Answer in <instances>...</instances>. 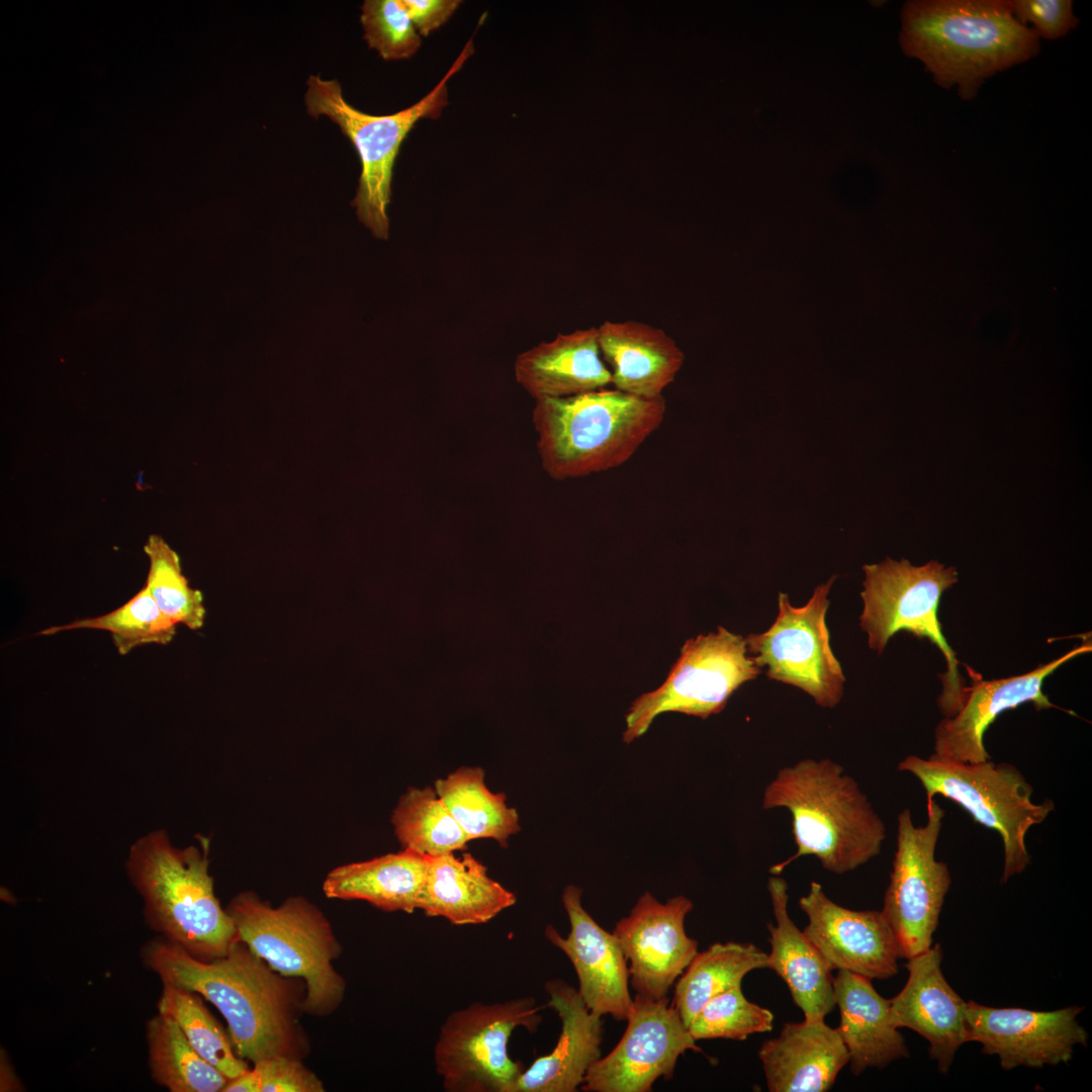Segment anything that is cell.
Listing matches in <instances>:
<instances>
[{"label":"cell","instance_id":"14","mask_svg":"<svg viewBox=\"0 0 1092 1092\" xmlns=\"http://www.w3.org/2000/svg\"><path fill=\"white\" fill-rule=\"evenodd\" d=\"M626 1020L617 1045L587 1070L583 1091H650L657 1079L672 1077L679 1056L701 1051L667 997L636 994Z\"/></svg>","mask_w":1092,"mask_h":1092},{"label":"cell","instance_id":"12","mask_svg":"<svg viewBox=\"0 0 1092 1092\" xmlns=\"http://www.w3.org/2000/svg\"><path fill=\"white\" fill-rule=\"evenodd\" d=\"M926 808L923 826L914 825L909 809L898 815L896 851L881 910L906 960L933 944L951 886L947 864L935 857L945 811L934 799Z\"/></svg>","mask_w":1092,"mask_h":1092},{"label":"cell","instance_id":"28","mask_svg":"<svg viewBox=\"0 0 1092 1092\" xmlns=\"http://www.w3.org/2000/svg\"><path fill=\"white\" fill-rule=\"evenodd\" d=\"M428 867V856L403 849L333 869L323 883L326 897L361 900L387 911L413 913Z\"/></svg>","mask_w":1092,"mask_h":1092},{"label":"cell","instance_id":"9","mask_svg":"<svg viewBox=\"0 0 1092 1092\" xmlns=\"http://www.w3.org/2000/svg\"><path fill=\"white\" fill-rule=\"evenodd\" d=\"M864 580L860 597L863 610L860 628L868 634V644L879 654L896 633L906 631L925 637L944 655L947 670L941 675L942 692L938 704L945 717L952 716L966 696L956 652L947 643L937 617L942 594L958 580L954 567L936 560L916 566L907 559L886 558L862 567Z\"/></svg>","mask_w":1092,"mask_h":1092},{"label":"cell","instance_id":"21","mask_svg":"<svg viewBox=\"0 0 1092 1092\" xmlns=\"http://www.w3.org/2000/svg\"><path fill=\"white\" fill-rule=\"evenodd\" d=\"M548 1006L561 1019L554 1049L522 1072L512 1092H573L601 1056V1015L592 1012L577 990L562 980L548 981Z\"/></svg>","mask_w":1092,"mask_h":1092},{"label":"cell","instance_id":"1","mask_svg":"<svg viewBox=\"0 0 1092 1092\" xmlns=\"http://www.w3.org/2000/svg\"><path fill=\"white\" fill-rule=\"evenodd\" d=\"M142 961L162 984L192 991L223 1016L239 1057L254 1064L281 1056L303 1060L308 1036L300 1023L305 984L274 971L238 940L214 960L195 958L161 937L146 942Z\"/></svg>","mask_w":1092,"mask_h":1092},{"label":"cell","instance_id":"7","mask_svg":"<svg viewBox=\"0 0 1092 1092\" xmlns=\"http://www.w3.org/2000/svg\"><path fill=\"white\" fill-rule=\"evenodd\" d=\"M474 53L473 37L441 81L421 100L392 114L372 115L350 105L338 80L309 76L304 103L307 113L329 117L355 147L361 174L352 206L359 220L380 240H387V207L391 196L393 166L400 146L415 124L424 118L437 119L448 105L447 82Z\"/></svg>","mask_w":1092,"mask_h":1092},{"label":"cell","instance_id":"27","mask_svg":"<svg viewBox=\"0 0 1092 1092\" xmlns=\"http://www.w3.org/2000/svg\"><path fill=\"white\" fill-rule=\"evenodd\" d=\"M871 981L846 971H837L833 978L835 1005L840 1012L836 1029L854 1075L909 1057L904 1036L893 1023L890 999L882 997Z\"/></svg>","mask_w":1092,"mask_h":1092},{"label":"cell","instance_id":"6","mask_svg":"<svg viewBox=\"0 0 1092 1092\" xmlns=\"http://www.w3.org/2000/svg\"><path fill=\"white\" fill-rule=\"evenodd\" d=\"M239 940L279 974L305 984L303 1010L316 1017L332 1015L346 995V982L334 968L342 953L324 912L302 896L272 906L255 892L237 894L225 907Z\"/></svg>","mask_w":1092,"mask_h":1092},{"label":"cell","instance_id":"10","mask_svg":"<svg viewBox=\"0 0 1092 1092\" xmlns=\"http://www.w3.org/2000/svg\"><path fill=\"white\" fill-rule=\"evenodd\" d=\"M532 997L502 1003H473L450 1014L440 1028L434 1064L449 1092H512L523 1067L511 1059L509 1040L542 1021Z\"/></svg>","mask_w":1092,"mask_h":1092},{"label":"cell","instance_id":"39","mask_svg":"<svg viewBox=\"0 0 1092 1092\" xmlns=\"http://www.w3.org/2000/svg\"><path fill=\"white\" fill-rule=\"evenodd\" d=\"M1014 17L1032 24L1039 38L1057 39L1079 24L1071 0H1011Z\"/></svg>","mask_w":1092,"mask_h":1092},{"label":"cell","instance_id":"32","mask_svg":"<svg viewBox=\"0 0 1092 1092\" xmlns=\"http://www.w3.org/2000/svg\"><path fill=\"white\" fill-rule=\"evenodd\" d=\"M391 823L403 849L428 857L464 850L469 841L430 787L408 788L392 812Z\"/></svg>","mask_w":1092,"mask_h":1092},{"label":"cell","instance_id":"8","mask_svg":"<svg viewBox=\"0 0 1092 1092\" xmlns=\"http://www.w3.org/2000/svg\"><path fill=\"white\" fill-rule=\"evenodd\" d=\"M898 769L912 774L920 782L926 805L935 796H942L961 806L977 823L999 833L1004 847L1002 883L1025 871L1030 863L1026 833L1046 819L1055 803L1050 799L1034 803L1032 786L1015 765L991 759L966 763L933 755L927 759L908 755L898 763Z\"/></svg>","mask_w":1092,"mask_h":1092},{"label":"cell","instance_id":"29","mask_svg":"<svg viewBox=\"0 0 1092 1092\" xmlns=\"http://www.w3.org/2000/svg\"><path fill=\"white\" fill-rule=\"evenodd\" d=\"M767 953L750 942H716L694 957L677 980L673 1006L688 1027L715 995L736 986L751 971L766 968Z\"/></svg>","mask_w":1092,"mask_h":1092},{"label":"cell","instance_id":"30","mask_svg":"<svg viewBox=\"0 0 1092 1092\" xmlns=\"http://www.w3.org/2000/svg\"><path fill=\"white\" fill-rule=\"evenodd\" d=\"M481 767H460L435 782V791L468 840L491 838L503 847L521 829L505 794L490 792Z\"/></svg>","mask_w":1092,"mask_h":1092},{"label":"cell","instance_id":"15","mask_svg":"<svg viewBox=\"0 0 1092 1092\" xmlns=\"http://www.w3.org/2000/svg\"><path fill=\"white\" fill-rule=\"evenodd\" d=\"M1083 1007L1053 1011L1018 1007L995 1008L966 1002L967 1041L996 1056L1001 1068H1042L1069 1063L1076 1046H1087L1089 1034L1079 1022Z\"/></svg>","mask_w":1092,"mask_h":1092},{"label":"cell","instance_id":"3","mask_svg":"<svg viewBox=\"0 0 1092 1092\" xmlns=\"http://www.w3.org/2000/svg\"><path fill=\"white\" fill-rule=\"evenodd\" d=\"M761 806L789 810L797 845L795 854L769 868L771 875L806 855L842 875L879 855L887 837L883 819L856 781L829 758L780 768L763 790Z\"/></svg>","mask_w":1092,"mask_h":1092},{"label":"cell","instance_id":"16","mask_svg":"<svg viewBox=\"0 0 1092 1092\" xmlns=\"http://www.w3.org/2000/svg\"><path fill=\"white\" fill-rule=\"evenodd\" d=\"M692 909V901L685 896L661 903L645 892L629 915L616 923L613 934L629 962V980L637 994L666 997L698 953V941L685 930V918Z\"/></svg>","mask_w":1092,"mask_h":1092},{"label":"cell","instance_id":"19","mask_svg":"<svg viewBox=\"0 0 1092 1092\" xmlns=\"http://www.w3.org/2000/svg\"><path fill=\"white\" fill-rule=\"evenodd\" d=\"M581 897L578 886L564 888L562 903L570 932L563 937L547 925L545 936L571 962L578 979L577 991L586 1007L601 1016L626 1020L633 1001L627 960L615 935L602 928L583 908Z\"/></svg>","mask_w":1092,"mask_h":1092},{"label":"cell","instance_id":"4","mask_svg":"<svg viewBox=\"0 0 1092 1092\" xmlns=\"http://www.w3.org/2000/svg\"><path fill=\"white\" fill-rule=\"evenodd\" d=\"M174 846L164 829L139 838L125 862L131 885L144 902L147 925L159 936L201 960L224 957L239 940L209 874L208 837Z\"/></svg>","mask_w":1092,"mask_h":1092},{"label":"cell","instance_id":"38","mask_svg":"<svg viewBox=\"0 0 1092 1092\" xmlns=\"http://www.w3.org/2000/svg\"><path fill=\"white\" fill-rule=\"evenodd\" d=\"M224 1092H324L322 1080L302 1060L271 1057L228 1082Z\"/></svg>","mask_w":1092,"mask_h":1092},{"label":"cell","instance_id":"40","mask_svg":"<svg viewBox=\"0 0 1092 1092\" xmlns=\"http://www.w3.org/2000/svg\"><path fill=\"white\" fill-rule=\"evenodd\" d=\"M421 36H428L444 25L458 9L460 0H402Z\"/></svg>","mask_w":1092,"mask_h":1092},{"label":"cell","instance_id":"37","mask_svg":"<svg viewBox=\"0 0 1092 1092\" xmlns=\"http://www.w3.org/2000/svg\"><path fill=\"white\" fill-rule=\"evenodd\" d=\"M361 10L364 38L383 60H406L420 50L421 35L402 0H366Z\"/></svg>","mask_w":1092,"mask_h":1092},{"label":"cell","instance_id":"17","mask_svg":"<svg viewBox=\"0 0 1092 1092\" xmlns=\"http://www.w3.org/2000/svg\"><path fill=\"white\" fill-rule=\"evenodd\" d=\"M799 905L808 917L803 932L832 971H846L871 980L888 979L898 973L901 950L882 911L840 906L814 881L799 899Z\"/></svg>","mask_w":1092,"mask_h":1092},{"label":"cell","instance_id":"26","mask_svg":"<svg viewBox=\"0 0 1092 1092\" xmlns=\"http://www.w3.org/2000/svg\"><path fill=\"white\" fill-rule=\"evenodd\" d=\"M516 896L491 879L487 869L464 852L428 857L418 909L454 925L485 923L516 903Z\"/></svg>","mask_w":1092,"mask_h":1092},{"label":"cell","instance_id":"31","mask_svg":"<svg viewBox=\"0 0 1092 1092\" xmlns=\"http://www.w3.org/2000/svg\"><path fill=\"white\" fill-rule=\"evenodd\" d=\"M153 1080L170 1092H223L229 1080L191 1046L178 1024L158 1012L146 1024Z\"/></svg>","mask_w":1092,"mask_h":1092},{"label":"cell","instance_id":"34","mask_svg":"<svg viewBox=\"0 0 1092 1092\" xmlns=\"http://www.w3.org/2000/svg\"><path fill=\"white\" fill-rule=\"evenodd\" d=\"M176 625L158 607L144 585L128 602L114 611L94 618H85L39 631L38 635H54L77 629H96L111 634L120 655L145 644L165 645L172 641Z\"/></svg>","mask_w":1092,"mask_h":1092},{"label":"cell","instance_id":"36","mask_svg":"<svg viewBox=\"0 0 1092 1092\" xmlns=\"http://www.w3.org/2000/svg\"><path fill=\"white\" fill-rule=\"evenodd\" d=\"M774 1019L769 1009L750 1002L743 995L741 986H736L706 1002L688 1030L696 1041L712 1038L744 1040L751 1034L770 1031Z\"/></svg>","mask_w":1092,"mask_h":1092},{"label":"cell","instance_id":"25","mask_svg":"<svg viewBox=\"0 0 1092 1092\" xmlns=\"http://www.w3.org/2000/svg\"><path fill=\"white\" fill-rule=\"evenodd\" d=\"M597 330L614 388L645 398L662 396L685 360L673 339L661 329L635 321H606Z\"/></svg>","mask_w":1092,"mask_h":1092},{"label":"cell","instance_id":"23","mask_svg":"<svg viewBox=\"0 0 1092 1092\" xmlns=\"http://www.w3.org/2000/svg\"><path fill=\"white\" fill-rule=\"evenodd\" d=\"M767 891L776 924H767L770 951L766 968L785 981L804 1019H824L835 1007L832 970L791 919L787 882L772 875Z\"/></svg>","mask_w":1092,"mask_h":1092},{"label":"cell","instance_id":"24","mask_svg":"<svg viewBox=\"0 0 1092 1092\" xmlns=\"http://www.w3.org/2000/svg\"><path fill=\"white\" fill-rule=\"evenodd\" d=\"M517 382L536 400L573 396L612 384L598 343L597 328L558 334L519 354Z\"/></svg>","mask_w":1092,"mask_h":1092},{"label":"cell","instance_id":"20","mask_svg":"<svg viewBox=\"0 0 1092 1092\" xmlns=\"http://www.w3.org/2000/svg\"><path fill=\"white\" fill-rule=\"evenodd\" d=\"M942 948L932 944L907 960L908 979L890 999L893 1023L909 1028L929 1043V1056L946 1074L967 1041L966 1002L948 984L942 970Z\"/></svg>","mask_w":1092,"mask_h":1092},{"label":"cell","instance_id":"22","mask_svg":"<svg viewBox=\"0 0 1092 1092\" xmlns=\"http://www.w3.org/2000/svg\"><path fill=\"white\" fill-rule=\"evenodd\" d=\"M758 1057L770 1092H825L848 1064L836 1028L824 1019L787 1022L764 1041Z\"/></svg>","mask_w":1092,"mask_h":1092},{"label":"cell","instance_id":"33","mask_svg":"<svg viewBox=\"0 0 1092 1092\" xmlns=\"http://www.w3.org/2000/svg\"><path fill=\"white\" fill-rule=\"evenodd\" d=\"M158 1012L171 1017L197 1054L216 1068L229 1081L236 1079L251 1066L239 1057L229 1031L195 992L171 984H163L157 1004Z\"/></svg>","mask_w":1092,"mask_h":1092},{"label":"cell","instance_id":"18","mask_svg":"<svg viewBox=\"0 0 1092 1092\" xmlns=\"http://www.w3.org/2000/svg\"><path fill=\"white\" fill-rule=\"evenodd\" d=\"M1091 650V640L1086 639L1061 657L1027 673L999 679L984 680L969 667L973 685L967 688L961 708L937 724L931 755L966 763L991 759L984 736L997 717L1025 703L1033 704L1036 710L1059 708L1043 693L1044 679L1065 662Z\"/></svg>","mask_w":1092,"mask_h":1092},{"label":"cell","instance_id":"11","mask_svg":"<svg viewBox=\"0 0 1092 1092\" xmlns=\"http://www.w3.org/2000/svg\"><path fill=\"white\" fill-rule=\"evenodd\" d=\"M760 672L748 655L745 639L722 626L688 639L663 684L632 702L623 741L629 744L642 736L666 712L702 719L718 714L740 686Z\"/></svg>","mask_w":1092,"mask_h":1092},{"label":"cell","instance_id":"13","mask_svg":"<svg viewBox=\"0 0 1092 1092\" xmlns=\"http://www.w3.org/2000/svg\"><path fill=\"white\" fill-rule=\"evenodd\" d=\"M835 576L819 584L808 603L794 607L779 594V613L768 630L749 634L747 651L766 675L794 686L823 708H833L843 696L845 676L830 647L825 617Z\"/></svg>","mask_w":1092,"mask_h":1092},{"label":"cell","instance_id":"5","mask_svg":"<svg viewBox=\"0 0 1092 1092\" xmlns=\"http://www.w3.org/2000/svg\"><path fill=\"white\" fill-rule=\"evenodd\" d=\"M666 401L616 388L535 400L532 422L542 468L555 480L584 477L627 462L662 424Z\"/></svg>","mask_w":1092,"mask_h":1092},{"label":"cell","instance_id":"2","mask_svg":"<svg viewBox=\"0 0 1092 1092\" xmlns=\"http://www.w3.org/2000/svg\"><path fill=\"white\" fill-rule=\"evenodd\" d=\"M900 46L942 88L974 98L986 79L1040 51L1039 37L1013 15L1011 0H914L901 12Z\"/></svg>","mask_w":1092,"mask_h":1092},{"label":"cell","instance_id":"35","mask_svg":"<svg viewBox=\"0 0 1092 1092\" xmlns=\"http://www.w3.org/2000/svg\"><path fill=\"white\" fill-rule=\"evenodd\" d=\"M150 567L144 585L160 610L175 624L191 630L203 626L205 608L202 594L192 588L181 570L178 554L159 535H150L144 546Z\"/></svg>","mask_w":1092,"mask_h":1092}]
</instances>
